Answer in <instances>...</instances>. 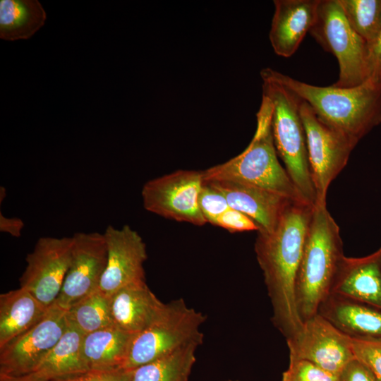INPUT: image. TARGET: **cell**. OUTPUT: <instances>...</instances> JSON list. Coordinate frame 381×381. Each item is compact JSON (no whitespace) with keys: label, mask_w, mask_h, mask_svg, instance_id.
I'll use <instances>...</instances> for the list:
<instances>
[{"label":"cell","mask_w":381,"mask_h":381,"mask_svg":"<svg viewBox=\"0 0 381 381\" xmlns=\"http://www.w3.org/2000/svg\"><path fill=\"white\" fill-rule=\"evenodd\" d=\"M314 205L291 200L275 228L258 231L255 252L272 307V322L286 339L303 326L296 308L295 286Z\"/></svg>","instance_id":"1"},{"label":"cell","mask_w":381,"mask_h":381,"mask_svg":"<svg viewBox=\"0 0 381 381\" xmlns=\"http://www.w3.org/2000/svg\"><path fill=\"white\" fill-rule=\"evenodd\" d=\"M273 76L306 102L318 118L353 145L381 123V81L353 87L310 85L271 68Z\"/></svg>","instance_id":"2"},{"label":"cell","mask_w":381,"mask_h":381,"mask_svg":"<svg viewBox=\"0 0 381 381\" xmlns=\"http://www.w3.org/2000/svg\"><path fill=\"white\" fill-rule=\"evenodd\" d=\"M344 257L339 226L327 205L315 204L296 279V303L303 322L318 313L331 293Z\"/></svg>","instance_id":"3"},{"label":"cell","mask_w":381,"mask_h":381,"mask_svg":"<svg viewBox=\"0 0 381 381\" xmlns=\"http://www.w3.org/2000/svg\"><path fill=\"white\" fill-rule=\"evenodd\" d=\"M272 113L270 100L262 95L250 143L237 156L202 171L203 181L236 182L306 202L278 160L272 131Z\"/></svg>","instance_id":"4"},{"label":"cell","mask_w":381,"mask_h":381,"mask_svg":"<svg viewBox=\"0 0 381 381\" xmlns=\"http://www.w3.org/2000/svg\"><path fill=\"white\" fill-rule=\"evenodd\" d=\"M260 77L262 95L272 104V131L277 155L303 198L314 205L315 192L300 114L301 99L273 76L271 68L262 69Z\"/></svg>","instance_id":"5"},{"label":"cell","mask_w":381,"mask_h":381,"mask_svg":"<svg viewBox=\"0 0 381 381\" xmlns=\"http://www.w3.org/2000/svg\"><path fill=\"white\" fill-rule=\"evenodd\" d=\"M205 316L183 298L167 303L162 315L133 336L123 369L131 370L190 344H202Z\"/></svg>","instance_id":"6"},{"label":"cell","mask_w":381,"mask_h":381,"mask_svg":"<svg viewBox=\"0 0 381 381\" xmlns=\"http://www.w3.org/2000/svg\"><path fill=\"white\" fill-rule=\"evenodd\" d=\"M314 40L337 59V87H353L368 80L367 44L348 23L339 0H320L309 31Z\"/></svg>","instance_id":"7"},{"label":"cell","mask_w":381,"mask_h":381,"mask_svg":"<svg viewBox=\"0 0 381 381\" xmlns=\"http://www.w3.org/2000/svg\"><path fill=\"white\" fill-rule=\"evenodd\" d=\"M300 114L304 126L315 203L327 205V193L332 181L348 162L356 147L346 138L330 128L301 99Z\"/></svg>","instance_id":"8"},{"label":"cell","mask_w":381,"mask_h":381,"mask_svg":"<svg viewBox=\"0 0 381 381\" xmlns=\"http://www.w3.org/2000/svg\"><path fill=\"white\" fill-rule=\"evenodd\" d=\"M202 171L178 170L146 182L142 188L144 208L177 222L197 226L207 223L199 206Z\"/></svg>","instance_id":"9"},{"label":"cell","mask_w":381,"mask_h":381,"mask_svg":"<svg viewBox=\"0 0 381 381\" xmlns=\"http://www.w3.org/2000/svg\"><path fill=\"white\" fill-rule=\"evenodd\" d=\"M67 327L66 310L54 303L38 323L0 348V379L30 373L56 345Z\"/></svg>","instance_id":"10"},{"label":"cell","mask_w":381,"mask_h":381,"mask_svg":"<svg viewBox=\"0 0 381 381\" xmlns=\"http://www.w3.org/2000/svg\"><path fill=\"white\" fill-rule=\"evenodd\" d=\"M72 245V236L41 237L25 258L27 265L19 279L20 287L47 308L54 303L61 292L71 262Z\"/></svg>","instance_id":"11"},{"label":"cell","mask_w":381,"mask_h":381,"mask_svg":"<svg viewBox=\"0 0 381 381\" xmlns=\"http://www.w3.org/2000/svg\"><path fill=\"white\" fill-rule=\"evenodd\" d=\"M289 359H304L339 375L355 356L350 337L317 313L286 339Z\"/></svg>","instance_id":"12"},{"label":"cell","mask_w":381,"mask_h":381,"mask_svg":"<svg viewBox=\"0 0 381 381\" xmlns=\"http://www.w3.org/2000/svg\"><path fill=\"white\" fill-rule=\"evenodd\" d=\"M72 238L71 262L54 302L66 310L99 289L107 262V247L103 234L78 232Z\"/></svg>","instance_id":"13"},{"label":"cell","mask_w":381,"mask_h":381,"mask_svg":"<svg viewBox=\"0 0 381 381\" xmlns=\"http://www.w3.org/2000/svg\"><path fill=\"white\" fill-rule=\"evenodd\" d=\"M107 247V262L99 289L109 296L120 289L145 282V243L128 225L117 229L109 225L103 233Z\"/></svg>","instance_id":"14"},{"label":"cell","mask_w":381,"mask_h":381,"mask_svg":"<svg viewBox=\"0 0 381 381\" xmlns=\"http://www.w3.org/2000/svg\"><path fill=\"white\" fill-rule=\"evenodd\" d=\"M320 0H275L269 38L276 54L291 56L314 25Z\"/></svg>","instance_id":"15"},{"label":"cell","mask_w":381,"mask_h":381,"mask_svg":"<svg viewBox=\"0 0 381 381\" xmlns=\"http://www.w3.org/2000/svg\"><path fill=\"white\" fill-rule=\"evenodd\" d=\"M206 183L211 184L225 196L231 208L253 219L259 226L258 231H272L288 204L294 200L260 188L239 183Z\"/></svg>","instance_id":"16"},{"label":"cell","mask_w":381,"mask_h":381,"mask_svg":"<svg viewBox=\"0 0 381 381\" xmlns=\"http://www.w3.org/2000/svg\"><path fill=\"white\" fill-rule=\"evenodd\" d=\"M331 292L381 309L380 250L361 258L344 255Z\"/></svg>","instance_id":"17"},{"label":"cell","mask_w":381,"mask_h":381,"mask_svg":"<svg viewBox=\"0 0 381 381\" xmlns=\"http://www.w3.org/2000/svg\"><path fill=\"white\" fill-rule=\"evenodd\" d=\"M166 305L146 282L126 286L111 296L113 325L135 335L156 321L164 313Z\"/></svg>","instance_id":"18"},{"label":"cell","mask_w":381,"mask_h":381,"mask_svg":"<svg viewBox=\"0 0 381 381\" xmlns=\"http://www.w3.org/2000/svg\"><path fill=\"white\" fill-rule=\"evenodd\" d=\"M318 313L351 338L381 339V309L331 292Z\"/></svg>","instance_id":"19"},{"label":"cell","mask_w":381,"mask_h":381,"mask_svg":"<svg viewBox=\"0 0 381 381\" xmlns=\"http://www.w3.org/2000/svg\"><path fill=\"white\" fill-rule=\"evenodd\" d=\"M84 335L68 320L67 329L56 345L30 373L17 378L51 381L88 371L82 354Z\"/></svg>","instance_id":"20"},{"label":"cell","mask_w":381,"mask_h":381,"mask_svg":"<svg viewBox=\"0 0 381 381\" xmlns=\"http://www.w3.org/2000/svg\"><path fill=\"white\" fill-rule=\"evenodd\" d=\"M115 326H110L84 335L82 354L88 370H124L133 338Z\"/></svg>","instance_id":"21"},{"label":"cell","mask_w":381,"mask_h":381,"mask_svg":"<svg viewBox=\"0 0 381 381\" xmlns=\"http://www.w3.org/2000/svg\"><path fill=\"white\" fill-rule=\"evenodd\" d=\"M48 308L21 287L1 294L0 348L38 323Z\"/></svg>","instance_id":"22"},{"label":"cell","mask_w":381,"mask_h":381,"mask_svg":"<svg viewBox=\"0 0 381 381\" xmlns=\"http://www.w3.org/2000/svg\"><path fill=\"white\" fill-rule=\"evenodd\" d=\"M46 12L37 0L0 1V38H30L44 24Z\"/></svg>","instance_id":"23"},{"label":"cell","mask_w":381,"mask_h":381,"mask_svg":"<svg viewBox=\"0 0 381 381\" xmlns=\"http://www.w3.org/2000/svg\"><path fill=\"white\" fill-rule=\"evenodd\" d=\"M200 346L190 344L130 370V381H188Z\"/></svg>","instance_id":"24"},{"label":"cell","mask_w":381,"mask_h":381,"mask_svg":"<svg viewBox=\"0 0 381 381\" xmlns=\"http://www.w3.org/2000/svg\"><path fill=\"white\" fill-rule=\"evenodd\" d=\"M66 316L84 334L114 326L111 297L98 289L74 303L66 310Z\"/></svg>","instance_id":"25"},{"label":"cell","mask_w":381,"mask_h":381,"mask_svg":"<svg viewBox=\"0 0 381 381\" xmlns=\"http://www.w3.org/2000/svg\"><path fill=\"white\" fill-rule=\"evenodd\" d=\"M352 29L372 44L381 32V0H339Z\"/></svg>","instance_id":"26"},{"label":"cell","mask_w":381,"mask_h":381,"mask_svg":"<svg viewBox=\"0 0 381 381\" xmlns=\"http://www.w3.org/2000/svg\"><path fill=\"white\" fill-rule=\"evenodd\" d=\"M335 375L304 359H289V365L281 381H337Z\"/></svg>","instance_id":"27"},{"label":"cell","mask_w":381,"mask_h":381,"mask_svg":"<svg viewBox=\"0 0 381 381\" xmlns=\"http://www.w3.org/2000/svg\"><path fill=\"white\" fill-rule=\"evenodd\" d=\"M198 202L207 222L213 225L217 218L230 208L225 196L206 182H203Z\"/></svg>","instance_id":"28"},{"label":"cell","mask_w":381,"mask_h":381,"mask_svg":"<svg viewBox=\"0 0 381 381\" xmlns=\"http://www.w3.org/2000/svg\"><path fill=\"white\" fill-rule=\"evenodd\" d=\"M356 358L365 363L381 379V339L351 338Z\"/></svg>","instance_id":"29"},{"label":"cell","mask_w":381,"mask_h":381,"mask_svg":"<svg viewBox=\"0 0 381 381\" xmlns=\"http://www.w3.org/2000/svg\"><path fill=\"white\" fill-rule=\"evenodd\" d=\"M214 225L231 232L258 231L260 230L259 226L253 219L231 207L217 218Z\"/></svg>","instance_id":"30"},{"label":"cell","mask_w":381,"mask_h":381,"mask_svg":"<svg viewBox=\"0 0 381 381\" xmlns=\"http://www.w3.org/2000/svg\"><path fill=\"white\" fill-rule=\"evenodd\" d=\"M337 381H381L363 361L355 357L341 370Z\"/></svg>","instance_id":"31"},{"label":"cell","mask_w":381,"mask_h":381,"mask_svg":"<svg viewBox=\"0 0 381 381\" xmlns=\"http://www.w3.org/2000/svg\"><path fill=\"white\" fill-rule=\"evenodd\" d=\"M51 381H130V370H88Z\"/></svg>","instance_id":"32"},{"label":"cell","mask_w":381,"mask_h":381,"mask_svg":"<svg viewBox=\"0 0 381 381\" xmlns=\"http://www.w3.org/2000/svg\"><path fill=\"white\" fill-rule=\"evenodd\" d=\"M368 79L381 81V32L377 39L367 45Z\"/></svg>","instance_id":"33"},{"label":"cell","mask_w":381,"mask_h":381,"mask_svg":"<svg viewBox=\"0 0 381 381\" xmlns=\"http://www.w3.org/2000/svg\"><path fill=\"white\" fill-rule=\"evenodd\" d=\"M24 225V222L20 218L7 217L0 212V231L18 238L21 236Z\"/></svg>","instance_id":"34"},{"label":"cell","mask_w":381,"mask_h":381,"mask_svg":"<svg viewBox=\"0 0 381 381\" xmlns=\"http://www.w3.org/2000/svg\"><path fill=\"white\" fill-rule=\"evenodd\" d=\"M6 196V190L5 187L1 186L0 188V202L1 203L4 198Z\"/></svg>","instance_id":"35"},{"label":"cell","mask_w":381,"mask_h":381,"mask_svg":"<svg viewBox=\"0 0 381 381\" xmlns=\"http://www.w3.org/2000/svg\"><path fill=\"white\" fill-rule=\"evenodd\" d=\"M0 381H25L17 377L0 379Z\"/></svg>","instance_id":"36"},{"label":"cell","mask_w":381,"mask_h":381,"mask_svg":"<svg viewBox=\"0 0 381 381\" xmlns=\"http://www.w3.org/2000/svg\"><path fill=\"white\" fill-rule=\"evenodd\" d=\"M224 381H240V380H224Z\"/></svg>","instance_id":"37"},{"label":"cell","mask_w":381,"mask_h":381,"mask_svg":"<svg viewBox=\"0 0 381 381\" xmlns=\"http://www.w3.org/2000/svg\"><path fill=\"white\" fill-rule=\"evenodd\" d=\"M380 250V260H381V246L379 248Z\"/></svg>","instance_id":"38"}]
</instances>
